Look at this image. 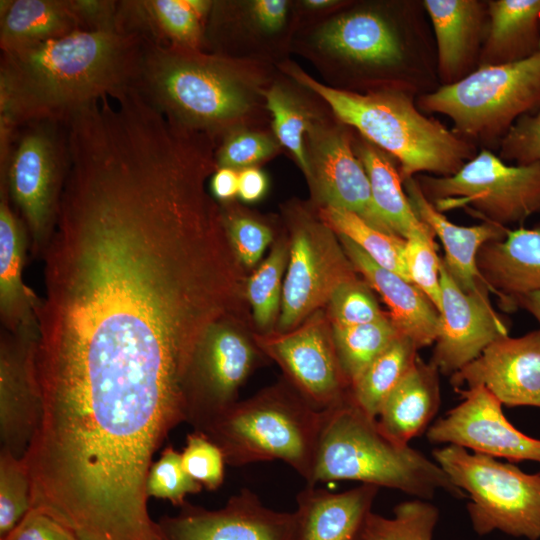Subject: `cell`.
Segmentation results:
<instances>
[{
	"label": "cell",
	"mask_w": 540,
	"mask_h": 540,
	"mask_svg": "<svg viewBox=\"0 0 540 540\" xmlns=\"http://www.w3.org/2000/svg\"><path fill=\"white\" fill-rule=\"evenodd\" d=\"M266 106L273 117V129L279 142L296 158L304 173L309 174L305 135L311 127L307 112L279 86L265 92Z\"/></svg>",
	"instance_id": "obj_34"
},
{
	"label": "cell",
	"mask_w": 540,
	"mask_h": 540,
	"mask_svg": "<svg viewBox=\"0 0 540 540\" xmlns=\"http://www.w3.org/2000/svg\"><path fill=\"white\" fill-rule=\"evenodd\" d=\"M433 458L469 499L466 509L477 535L498 530L540 540V473L456 445L435 449Z\"/></svg>",
	"instance_id": "obj_7"
},
{
	"label": "cell",
	"mask_w": 540,
	"mask_h": 540,
	"mask_svg": "<svg viewBox=\"0 0 540 540\" xmlns=\"http://www.w3.org/2000/svg\"><path fill=\"white\" fill-rule=\"evenodd\" d=\"M266 188L267 180L260 170L249 167L238 174V195L242 200L256 201L263 196Z\"/></svg>",
	"instance_id": "obj_47"
},
{
	"label": "cell",
	"mask_w": 540,
	"mask_h": 540,
	"mask_svg": "<svg viewBox=\"0 0 540 540\" xmlns=\"http://www.w3.org/2000/svg\"><path fill=\"white\" fill-rule=\"evenodd\" d=\"M440 322L430 363L451 376L475 360L492 342L508 335L488 294L462 290L440 262Z\"/></svg>",
	"instance_id": "obj_13"
},
{
	"label": "cell",
	"mask_w": 540,
	"mask_h": 540,
	"mask_svg": "<svg viewBox=\"0 0 540 540\" xmlns=\"http://www.w3.org/2000/svg\"><path fill=\"white\" fill-rule=\"evenodd\" d=\"M52 121L32 122L12 150L4 187L21 211L34 254H42L52 235L66 177L67 144Z\"/></svg>",
	"instance_id": "obj_9"
},
{
	"label": "cell",
	"mask_w": 540,
	"mask_h": 540,
	"mask_svg": "<svg viewBox=\"0 0 540 540\" xmlns=\"http://www.w3.org/2000/svg\"><path fill=\"white\" fill-rule=\"evenodd\" d=\"M141 8L155 27L171 38L175 46L193 49L201 34V17L187 0L140 1Z\"/></svg>",
	"instance_id": "obj_38"
},
{
	"label": "cell",
	"mask_w": 540,
	"mask_h": 540,
	"mask_svg": "<svg viewBox=\"0 0 540 540\" xmlns=\"http://www.w3.org/2000/svg\"><path fill=\"white\" fill-rule=\"evenodd\" d=\"M321 217L325 225L356 244L379 266L410 281L404 257L405 239L379 230L343 209L325 206Z\"/></svg>",
	"instance_id": "obj_31"
},
{
	"label": "cell",
	"mask_w": 540,
	"mask_h": 540,
	"mask_svg": "<svg viewBox=\"0 0 540 540\" xmlns=\"http://www.w3.org/2000/svg\"><path fill=\"white\" fill-rule=\"evenodd\" d=\"M308 134V178L318 198L325 206L353 212L373 227L394 234L374 205L367 173L348 136L340 129L313 124Z\"/></svg>",
	"instance_id": "obj_16"
},
{
	"label": "cell",
	"mask_w": 540,
	"mask_h": 540,
	"mask_svg": "<svg viewBox=\"0 0 540 540\" xmlns=\"http://www.w3.org/2000/svg\"><path fill=\"white\" fill-rule=\"evenodd\" d=\"M252 12L260 26L268 31H276L285 22L287 2L284 0H257L253 2Z\"/></svg>",
	"instance_id": "obj_46"
},
{
	"label": "cell",
	"mask_w": 540,
	"mask_h": 540,
	"mask_svg": "<svg viewBox=\"0 0 540 540\" xmlns=\"http://www.w3.org/2000/svg\"><path fill=\"white\" fill-rule=\"evenodd\" d=\"M487 6L478 67L522 61L540 51V0H489Z\"/></svg>",
	"instance_id": "obj_27"
},
{
	"label": "cell",
	"mask_w": 540,
	"mask_h": 540,
	"mask_svg": "<svg viewBox=\"0 0 540 540\" xmlns=\"http://www.w3.org/2000/svg\"><path fill=\"white\" fill-rule=\"evenodd\" d=\"M417 107L448 116L462 138L498 148L523 115L540 110V51L514 63L478 67L463 79L424 93Z\"/></svg>",
	"instance_id": "obj_6"
},
{
	"label": "cell",
	"mask_w": 540,
	"mask_h": 540,
	"mask_svg": "<svg viewBox=\"0 0 540 540\" xmlns=\"http://www.w3.org/2000/svg\"><path fill=\"white\" fill-rule=\"evenodd\" d=\"M437 47V71L442 85L466 77L478 67L484 42L487 1L425 0Z\"/></svg>",
	"instance_id": "obj_20"
},
{
	"label": "cell",
	"mask_w": 540,
	"mask_h": 540,
	"mask_svg": "<svg viewBox=\"0 0 540 540\" xmlns=\"http://www.w3.org/2000/svg\"><path fill=\"white\" fill-rule=\"evenodd\" d=\"M418 357V348L399 335L352 383L350 398L364 413L377 418L381 406Z\"/></svg>",
	"instance_id": "obj_30"
},
{
	"label": "cell",
	"mask_w": 540,
	"mask_h": 540,
	"mask_svg": "<svg viewBox=\"0 0 540 540\" xmlns=\"http://www.w3.org/2000/svg\"><path fill=\"white\" fill-rule=\"evenodd\" d=\"M213 195L220 200H227L238 194V174L230 168H218L212 179Z\"/></svg>",
	"instance_id": "obj_48"
},
{
	"label": "cell",
	"mask_w": 540,
	"mask_h": 540,
	"mask_svg": "<svg viewBox=\"0 0 540 540\" xmlns=\"http://www.w3.org/2000/svg\"><path fill=\"white\" fill-rule=\"evenodd\" d=\"M297 387V392L319 411L343 402L350 383L340 366L333 339L311 324L293 333L263 341Z\"/></svg>",
	"instance_id": "obj_18"
},
{
	"label": "cell",
	"mask_w": 540,
	"mask_h": 540,
	"mask_svg": "<svg viewBox=\"0 0 540 540\" xmlns=\"http://www.w3.org/2000/svg\"><path fill=\"white\" fill-rule=\"evenodd\" d=\"M37 321L2 338L0 425L4 452L23 459L38 425L41 400L35 368Z\"/></svg>",
	"instance_id": "obj_15"
},
{
	"label": "cell",
	"mask_w": 540,
	"mask_h": 540,
	"mask_svg": "<svg viewBox=\"0 0 540 540\" xmlns=\"http://www.w3.org/2000/svg\"><path fill=\"white\" fill-rule=\"evenodd\" d=\"M455 391L483 386L503 405L540 408V329L505 335L450 376Z\"/></svg>",
	"instance_id": "obj_14"
},
{
	"label": "cell",
	"mask_w": 540,
	"mask_h": 540,
	"mask_svg": "<svg viewBox=\"0 0 540 540\" xmlns=\"http://www.w3.org/2000/svg\"><path fill=\"white\" fill-rule=\"evenodd\" d=\"M74 1H1L0 45L3 52L29 47L80 29Z\"/></svg>",
	"instance_id": "obj_28"
},
{
	"label": "cell",
	"mask_w": 540,
	"mask_h": 540,
	"mask_svg": "<svg viewBox=\"0 0 540 540\" xmlns=\"http://www.w3.org/2000/svg\"><path fill=\"white\" fill-rule=\"evenodd\" d=\"M329 303L333 326L363 325L388 317L380 310L368 283L357 278L341 284L333 292Z\"/></svg>",
	"instance_id": "obj_39"
},
{
	"label": "cell",
	"mask_w": 540,
	"mask_h": 540,
	"mask_svg": "<svg viewBox=\"0 0 540 540\" xmlns=\"http://www.w3.org/2000/svg\"><path fill=\"white\" fill-rule=\"evenodd\" d=\"M144 43L138 31L116 24L2 52L0 115L16 125L66 122L136 84Z\"/></svg>",
	"instance_id": "obj_1"
},
{
	"label": "cell",
	"mask_w": 540,
	"mask_h": 540,
	"mask_svg": "<svg viewBox=\"0 0 540 540\" xmlns=\"http://www.w3.org/2000/svg\"><path fill=\"white\" fill-rule=\"evenodd\" d=\"M181 459L188 475L203 487L214 490L222 484L226 463L224 455L205 434L198 431L188 435Z\"/></svg>",
	"instance_id": "obj_41"
},
{
	"label": "cell",
	"mask_w": 540,
	"mask_h": 540,
	"mask_svg": "<svg viewBox=\"0 0 540 540\" xmlns=\"http://www.w3.org/2000/svg\"><path fill=\"white\" fill-rule=\"evenodd\" d=\"M327 225L308 222L294 232L283 283L280 328L290 329L325 302L355 268Z\"/></svg>",
	"instance_id": "obj_10"
},
{
	"label": "cell",
	"mask_w": 540,
	"mask_h": 540,
	"mask_svg": "<svg viewBox=\"0 0 540 540\" xmlns=\"http://www.w3.org/2000/svg\"><path fill=\"white\" fill-rule=\"evenodd\" d=\"M477 267L502 307L515 309L518 298L540 290V229H508L504 239L481 247Z\"/></svg>",
	"instance_id": "obj_23"
},
{
	"label": "cell",
	"mask_w": 540,
	"mask_h": 540,
	"mask_svg": "<svg viewBox=\"0 0 540 540\" xmlns=\"http://www.w3.org/2000/svg\"><path fill=\"white\" fill-rule=\"evenodd\" d=\"M403 186L416 216L439 237L445 252L442 261L455 282L468 293L488 294L477 267V256L487 242L504 239L508 228L487 221L473 226L457 225L424 196L415 177L404 180Z\"/></svg>",
	"instance_id": "obj_21"
},
{
	"label": "cell",
	"mask_w": 540,
	"mask_h": 540,
	"mask_svg": "<svg viewBox=\"0 0 540 540\" xmlns=\"http://www.w3.org/2000/svg\"><path fill=\"white\" fill-rule=\"evenodd\" d=\"M355 153L367 173L374 205L390 231L406 240L423 228L426 224L414 213L391 156L369 141L357 145Z\"/></svg>",
	"instance_id": "obj_29"
},
{
	"label": "cell",
	"mask_w": 540,
	"mask_h": 540,
	"mask_svg": "<svg viewBox=\"0 0 540 540\" xmlns=\"http://www.w3.org/2000/svg\"><path fill=\"white\" fill-rule=\"evenodd\" d=\"M256 361V350L223 320L212 325L193 359L186 392L187 420L200 430L237 399Z\"/></svg>",
	"instance_id": "obj_12"
},
{
	"label": "cell",
	"mask_w": 540,
	"mask_h": 540,
	"mask_svg": "<svg viewBox=\"0 0 540 540\" xmlns=\"http://www.w3.org/2000/svg\"><path fill=\"white\" fill-rule=\"evenodd\" d=\"M323 411L282 387L236 401L199 432L222 451L227 464L281 460L309 483Z\"/></svg>",
	"instance_id": "obj_5"
},
{
	"label": "cell",
	"mask_w": 540,
	"mask_h": 540,
	"mask_svg": "<svg viewBox=\"0 0 540 540\" xmlns=\"http://www.w3.org/2000/svg\"><path fill=\"white\" fill-rule=\"evenodd\" d=\"M8 196L7 189L1 187L0 311L5 328L13 333L37 321L40 299L23 282L28 230L12 211Z\"/></svg>",
	"instance_id": "obj_26"
},
{
	"label": "cell",
	"mask_w": 540,
	"mask_h": 540,
	"mask_svg": "<svg viewBox=\"0 0 540 540\" xmlns=\"http://www.w3.org/2000/svg\"><path fill=\"white\" fill-rule=\"evenodd\" d=\"M498 156L515 165L540 163V110L513 124L499 143Z\"/></svg>",
	"instance_id": "obj_42"
},
{
	"label": "cell",
	"mask_w": 540,
	"mask_h": 540,
	"mask_svg": "<svg viewBox=\"0 0 540 540\" xmlns=\"http://www.w3.org/2000/svg\"><path fill=\"white\" fill-rule=\"evenodd\" d=\"M462 401L427 430L434 444L456 445L508 462L540 463V439L515 428L506 418L503 404L485 387L458 391Z\"/></svg>",
	"instance_id": "obj_11"
},
{
	"label": "cell",
	"mask_w": 540,
	"mask_h": 540,
	"mask_svg": "<svg viewBox=\"0 0 540 540\" xmlns=\"http://www.w3.org/2000/svg\"><path fill=\"white\" fill-rule=\"evenodd\" d=\"M424 196L440 212L468 208L503 227L540 213V163L509 165L482 148L454 175L415 176Z\"/></svg>",
	"instance_id": "obj_8"
},
{
	"label": "cell",
	"mask_w": 540,
	"mask_h": 540,
	"mask_svg": "<svg viewBox=\"0 0 540 540\" xmlns=\"http://www.w3.org/2000/svg\"><path fill=\"white\" fill-rule=\"evenodd\" d=\"M339 237L355 270L381 295L399 334L409 338L418 350L434 344L440 315L429 298L409 280L379 266L352 241Z\"/></svg>",
	"instance_id": "obj_22"
},
{
	"label": "cell",
	"mask_w": 540,
	"mask_h": 540,
	"mask_svg": "<svg viewBox=\"0 0 540 540\" xmlns=\"http://www.w3.org/2000/svg\"><path fill=\"white\" fill-rule=\"evenodd\" d=\"M439 371L418 356L384 400L377 423L380 430L398 444L409 442L430 427L440 403Z\"/></svg>",
	"instance_id": "obj_25"
},
{
	"label": "cell",
	"mask_w": 540,
	"mask_h": 540,
	"mask_svg": "<svg viewBox=\"0 0 540 540\" xmlns=\"http://www.w3.org/2000/svg\"><path fill=\"white\" fill-rule=\"evenodd\" d=\"M160 527L166 540H291L292 512L268 508L243 488L221 509L186 506Z\"/></svg>",
	"instance_id": "obj_17"
},
{
	"label": "cell",
	"mask_w": 540,
	"mask_h": 540,
	"mask_svg": "<svg viewBox=\"0 0 540 540\" xmlns=\"http://www.w3.org/2000/svg\"><path fill=\"white\" fill-rule=\"evenodd\" d=\"M283 245L276 246L247 282V297L256 323L261 328L271 325L282 300V275L288 262Z\"/></svg>",
	"instance_id": "obj_35"
},
{
	"label": "cell",
	"mask_w": 540,
	"mask_h": 540,
	"mask_svg": "<svg viewBox=\"0 0 540 540\" xmlns=\"http://www.w3.org/2000/svg\"><path fill=\"white\" fill-rule=\"evenodd\" d=\"M399 335L389 316L369 324L333 326V343L350 387L367 366Z\"/></svg>",
	"instance_id": "obj_32"
},
{
	"label": "cell",
	"mask_w": 540,
	"mask_h": 540,
	"mask_svg": "<svg viewBox=\"0 0 540 540\" xmlns=\"http://www.w3.org/2000/svg\"><path fill=\"white\" fill-rule=\"evenodd\" d=\"M202 485L185 471L181 453L167 448L149 471L145 491L147 497L168 499L174 504H183L188 494L197 493Z\"/></svg>",
	"instance_id": "obj_40"
},
{
	"label": "cell",
	"mask_w": 540,
	"mask_h": 540,
	"mask_svg": "<svg viewBox=\"0 0 540 540\" xmlns=\"http://www.w3.org/2000/svg\"><path fill=\"white\" fill-rule=\"evenodd\" d=\"M378 492L367 484L343 492L307 485L296 496L291 540H366Z\"/></svg>",
	"instance_id": "obj_19"
},
{
	"label": "cell",
	"mask_w": 540,
	"mask_h": 540,
	"mask_svg": "<svg viewBox=\"0 0 540 540\" xmlns=\"http://www.w3.org/2000/svg\"><path fill=\"white\" fill-rule=\"evenodd\" d=\"M223 222L236 257L247 266L257 263L272 240L270 229L242 216L230 217Z\"/></svg>",
	"instance_id": "obj_44"
},
{
	"label": "cell",
	"mask_w": 540,
	"mask_h": 540,
	"mask_svg": "<svg viewBox=\"0 0 540 540\" xmlns=\"http://www.w3.org/2000/svg\"><path fill=\"white\" fill-rule=\"evenodd\" d=\"M438 521L439 509L430 500L413 498L398 503L391 518L372 512L366 540H433Z\"/></svg>",
	"instance_id": "obj_33"
},
{
	"label": "cell",
	"mask_w": 540,
	"mask_h": 540,
	"mask_svg": "<svg viewBox=\"0 0 540 540\" xmlns=\"http://www.w3.org/2000/svg\"><path fill=\"white\" fill-rule=\"evenodd\" d=\"M135 86L169 120L187 131L227 128L251 107L244 80L227 61L148 40Z\"/></svg>",
	"instance_id": "obj_4"
},
{
	"label": "cell",
	"mask_w": 540,
	"mask_h": 540,
	"mask_svg": "<svg viewBox=\"0 0 540 540\" xmlns=\"http://www.w3.org/2000/svg\"><path fill=\"white\" fill-rule=\"evenodd\" d=\"M319 44L353 63L392 68L406 60V46L383 15L361 10L328 22L318 33Z\"/></svg>",
	"instance_id": "obj_24"
},
{
	"label": "cell",
	"mask_w": 540,
	"mask_h": 540,
	"mask_svg": "<svg viewBox=\"0 0 540 540\" xmlns=\"http://www.w3.org/2000/svg\"><path fill=\"white\" fill-rule=\"evenodd\" d=\"M435 234L425 225L412 232L405 242L404 257L410 281L416 285L439 311L441 306L440 262Z\"/></svg>",
	"instance_id": "obj_37"
},
{
	"label": "cell",
	"mask_w": 540,
	"mask_h": 540,
	"mask_svg": "<svg viewBox=\"0 0 540 540\" xmlns=\"http://www.w3.org/2000/svg\"><path fill=\"white\" fill-rule=\"evenodd\" d=\"M1 540H78L65 525L50 515L30 509L26 516Z\"/></svg>",
	"instance_id": "obj_45"
},
{
	"label": "cell",
	"mask_w": 540,
	"mask_h": 540,
	"mask_svg": "<svg viewBox=\"0 0 540 540\" xmlns=\"http://www.w3.org/2000/svg\"><path fill=\"white\" fill-rule=\"evenodd\" d=\"M276 150L274 141L265 134L241 131L231 134L217 153L218 168L246 169L268 158Z\"/></svg>",
	"instance_id": "obj_43"
},
{
	"label": "cell",
	"mask_w": 540,
	"mask_h": 540,
	"mask_svg": "<svg viewBox=\"0 0 540 540\" xmlns=\"http://www.w3.org/2000/svg\"><path fill=\"white\" fill-rule=\"evenodd\" d=\"M31 509V483L22 459L2 452L0 460V537L3 539Z\"/></svg>",
	"instance_id": "obj_36"
},
{
	"label": "cell",
	"mask_w": 540,
	"mask_h": 540,
	"mask_svg": "<svg viewBox=\"0 0 540 540\" xmlns=\"http://www.w3.org/2000/svg\"><path fill=\"white\" fill-rule=\"evenodd\" d=\"M357 481L431 500L438 491L466 498L435 460L410 445L388 438L377 419L358 408L349 396L323 411L311 479L320 482Z\"/></svg>",
	"instance_id": "obj_3"
},
{
	"label": "cell",
	"mask_w": 540,
	"mask_h": 540,
	"mask_svg": "<svg viewBox=\"0 0 540 540\" xmlns=\"http://www.w3.org/2000/svg\"><path fill=\"white\" fill-rule=\"evenodd\" d=\"M515 306L530 312L540 324V290L523 295L515 302Z\"/></svg>",
	"instance_id": "obj_49"
},
{
	"label": "cell",
	"mask_w": 540,
	"mask_h": 540,
	"mask_svg": "<svg viewBox=\"0 0 540 540\" xmlns=\"http://www.w3.org/2000/svg\"><path fill=\"white\" fill-rule=\"evenodd\" d=\"M336 3V1H332V0H307L305 1V5L310 7V8H324V7H329V6H332Z\"/></svg>",
	"instance_id": "obj_50"
},
{
	"label": "cell",
	"mask_w": 540,
	"mask_h": 540,
	"mask_svg": "<svg viewBox=\"0 0 540 540\" xmlns=\"http://www.w3.org/2000/svg\"><path fill=\"white\" fill-rule=\"evenodd\" d=\"M288 71L321 97L342 122L395 158L403 181L423 173L454 175L478 153L477 145L425 116L407 88L360 94L326 86L296 67Z\"/></svg>",
	"instance_id": "obj_2"
}]
</instances>
